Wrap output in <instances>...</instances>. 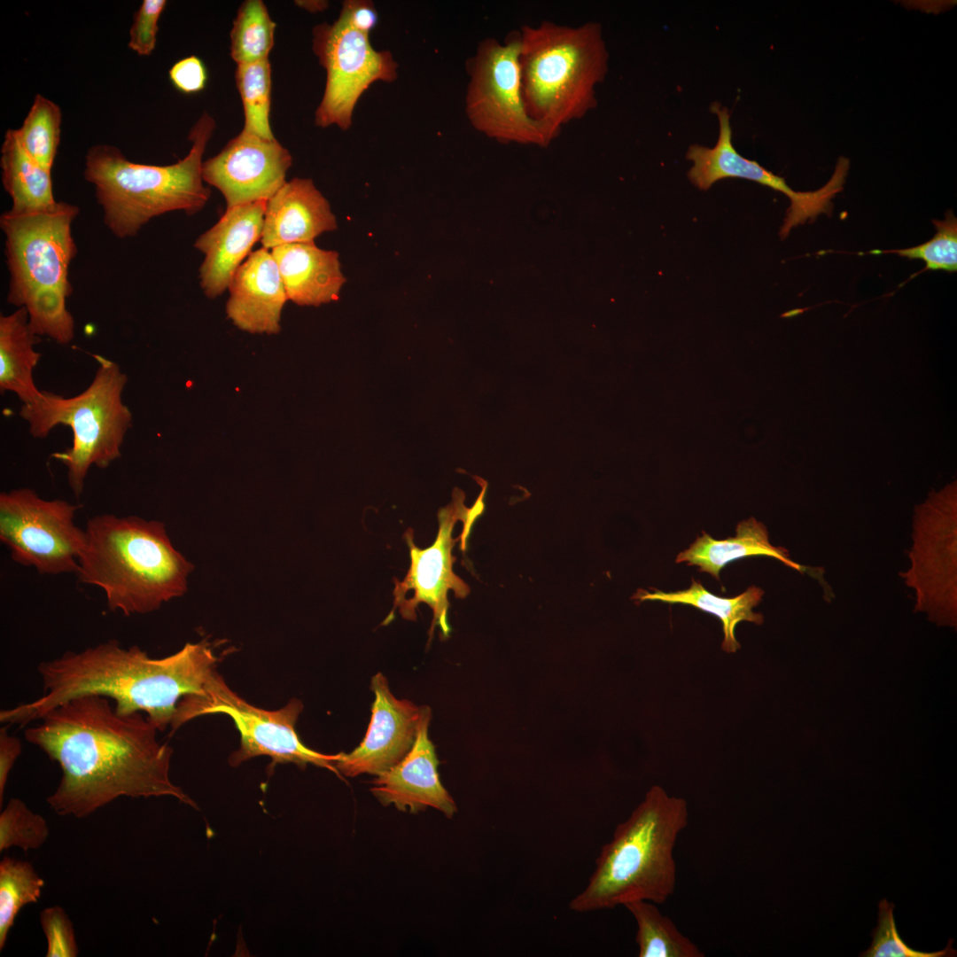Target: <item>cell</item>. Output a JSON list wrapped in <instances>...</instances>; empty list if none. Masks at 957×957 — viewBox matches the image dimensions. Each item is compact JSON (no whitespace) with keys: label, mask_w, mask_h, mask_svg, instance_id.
I'll return each mask as SVG.
<instances>
[{"label":"cell","mask_w":957,"mask_h":957,"mask_svg":"<svg viewBox=\"0 0 957 957\" xmlns=\"http://www.w3.org/2000/svg\"><path fill=\"white\" fill-rule=\"evenodd\" d=\"M711 111L717 115L720 125L716 144L712 148L692 144L686 154V158L693 162L688 176L695 186L706 191L721 179L743 178L784 193L790 205L780 230L783 236H788L792 228L807 220L813 221L820 214L830 215L834 191L829 185L825 184L814 191H793L783 177L736 152L732 143L730 113L727 107L713 103Z\"/></svg>","instance_id":"15"},{"label":"cell","mask_w":957,"mask_h":957,"mask_svg":"<svg viewBox=\"0 0 957 957\" xmlns=\"http://www.w3.org/2000/svg\"><path fill=\"white\" fill-rule=\"evenodd\" d=\"M520 31L483 39L468 59L465 112L472 127L502 144L548 146L555 138L530 117L522 94Z\"/></svg>","instance_id":"9"},{"label":"cell","mask_w":957,"mask_h":957,"mask_svg":"<svg viewBox=\"0 0 957 957\" xmlns=\"http://www.w3.org/2000/svg\"><path fill=\"white\" fill-rule=\"evenodd\" d=\"M519 57L522 94L532 119L556 138L562 127L597 105L595 89L608 71L602 25L545 20L523 25Z\"/></svg>","instance_id":"7"},{"label":"cell","mask_w":957,"mask_h":957,"mask_svg":"<svg viewBox=\"0 0 957 957\" xmlns=\"http://www.w3.org/2000/svg\"><path fill=\"white\" fill-rule=\"evenodd\" d=\"M0 152L2 183L12 203L10 209L46 210L58 203L53 194L51 171L28 155L19 143L16 129L5 132Z\"/></svg>","instance_id":"25"},{"label":"cell","mask_w":957,"mask_h":957,"mask_svg":"<svg viewBox=\"0 0 957 957\" xmlns=\"http://www.w3.org/2000/svg\"><path fill=\"white\" fill-rule=\"evenodd\" d=\"M634 916L639 957H703L704 954L660 913L655 903L634 900L624 905Z\"/></svg>","instance_id":"27"},{"label":"cell","mask_w":957,"mask_h":957,"mask_svg":"<svg viewBox=\"0 0 957 957\" xmlns=\"http://www.w3.org/2000/svg\"><path fill=\"white\" fill-rule=\"evenodd\" d=\"M302 709L297 698L276 711L255 707L233 692L215 671L203 695L180 700L171 727L175 731L201 715L224 713L233 720L240 733V747L229 759L232 766L264 755L270 757L274 764L293 763L300 768L312 764L340 775L335 766L338 753L323 754L300 741L295 726Z\"/></svg>","instance_id":"10"},{"label":"cell","mask_w":957,"mask_h":957,"mask_svg":"<svg viewBox=\"0 0 957 957\" xmlns=\"http://www.w3.org/2000/svg\"><path fill=\"white\" fill-rule=\"evenodd\" d=\"M39 720L24 736L62 771L46 799L58 815L84 818L121 797L170 796L198 808L170 780L173 749L157 740L158 728L143 712L121 715L109 698L86 695Z\"/></svg>","instance_id":"1"},{"label":"cell","mask_w":957,"mask_h":957,"mask_svg":"<svg viewBox=\"0 0 957 957\" xmlns=\"http://www.w3.org/2000/svg\"><path fill=\"white\" fill-rule=\"evenodd\" d=\"M235 78L244 109L242 131L275 139L269 122L271 66L268 58L237 65Z\"/></svg>","instance_id":"30"},{"label":"cell","mask_w":957,"mask_h":957,"mask_svg":"<svg viewBox=\"0 0 957 957\" xmlns=\"http://www.w3.org/2000/svg\"><path fill=\"white\" fill-rule=\"evenodd\" d=\"M276 27L263 1H245L230 31V56L237 65L268 59Z\"/></svg>","instance_id":"28"},{"label":"cell","mask_w":957,"mask_h":957,"mask_svg":"<svg viewBox=\"0 0 957 957\" xmlns=\"http://www.w3.org/2000/svg\"><path fill=\"white\" fill-rule=\"evenodd\" d=\"M226 313L240 330L250 333L276 334L288 300L277 264L266 248L249 254L230 285Z\"/></svg>","instance_id":"20"},{"label":"cell","mask_w":957,"mask_h":957,"mask_svg":"<svg viewBox=\"0 0 957 957\" xmlns=\"http://www.w3.org/2000/svg\"><path fill=\"white\" fill-rule=\"evenodd\" d=\"M80 508L28 487L2 492L0 541L15 563L39 574H75L85 543L84 529L74 523Z\"/></svg>","instance_id":"12"},{"label":"cell","mask_w":957,"mask_h":957,"mask_svg":"<svg viewBox=\"0 0 957 957\" xmlns=\"http://www.w3.org/2000/svg\"><path fill=\"white\" fill-rule=\"evenodd\" d=\"M21 748L20 740L10 735L6 727L0 729V806L3 805L9 774L21 753Z\"/></svg>","instance_id":"39"},{"label":"cell","mask_w":957,"mask_h":957,"mask_svg":"<svg viewBox=\"0 0 957 957\" xmlns=\"http://www.w3.org/2000/svg\"><path fill=\"white\" fill-rule=\"evenodd\" d=\"M353 28L370 35L376 27L378 14L375 4L368 0H347L343 2L339 16Z\"/></svg>","instance_id":"38"},{"label":"cell","mask_w":957,"mask_h":957,"mask_svg":"<svg viewBox=\"0 0 957 957\" xmlns=\"http://www.w3.org/2000/svg\"><path fill=\"white\" fill-rule=\"evenodd\" d=\"M370 689L375 698L365 736L351 752L338 753L335 763L346 777L382 774L404 759L416 740L422 705L394 696L381 673L372 677Z\"/></svg>","instance_id":"17"},{"label":"cell","mask_w":957,"mask_h":957,"mask_svg":"<svg viewBox=\"0 0 957 957\" xmlns=\"http://www.w3.org/2000/svg\"><path fill=\"white\" fill-rule=\"evenodd\" d=\"M168 76L173 86L183 94H194L204 89L207 73L203 61L191 55L176 61L169 69Z\"/></svg>","instance_id":"37"},{"label":"cell","mask_w":957,"mask_h":957,"mask_svg":"<svg viewBox=\"0 0 957 957\" xmlns=\"http://www.w3.org/2000/svg\"><path fill=\"white\" fill-rule=\"evenodd\" d=\"M751 556L774 557L801 573L813 570L791 560L783 547L772 545L766 527L754 517L741 521L736 526V535L725 540H715L703 531L702 536L681 552L675 562L696 565L700 572L719 580L720 572L725 565Z\"/></svg>","instance_id":"23"},{"label":"cell","mask_w":957,"mask_h":957,"mask_svg":"<svg viewBox=\"0 0 957 957\" xmlns=\"http://www.w3.org/2000/svg\"><path fill=\"white\" fill-rule=\"evenodd\" d=\"M216 662L205 640L187 642L163 658H152L136 645L123 648L117 640H108L41 662L43 696L2 710L0 721L23 727L73 698L99 695L113 700L119 714L144 712L163 731L171 726L182 698L204 694Z\"/></svg>","instance_id":"2"},{"label":"cell","mask_w":957,"mask_h":957,"mask_svg":"<svg viewBox=\"0 0 957 957\" xmlns=\"http://www.w3.org/2000/svg\"><path fill=\"white\" fill-rule=\"evenodd\" d=\"M894 905L883 899L879 903L878 923L873 932L870 947L862 952V957H952L956 956L950 938L945 948L928 953L911 948L900 938L893 915Z\"/></svg>","instance_id":"34"},{"label":"cell","mask_w":957,"mask_h":957,"mask_svg":"<svg viewBox=\"0 0 957 957\" xmlns=\"http://www.w3.org/2000/svg\"><path fill=\"white\" fill-rule=\"evenodd\" d=\"M61 124L60 107L50 98L37 94L21 126L16 129L24 150L51 171L60 143Z\"/></svg>","instance_id":"29"},{"label":"cell","mask_w":957,"mask_h":957,"mask_svg":"<svg viewBox=\"0 0 957 957\" xmlns=\"http://www.w3.org/2000/svg\"><path fill=\"white\" fill-rule=\"evenodd\" d=\"M688 818L683 798L651 787L602 846L587 886L570 901V909L587 913L634 900L664 904L675 890L673 849Z\"/></svg>","instance_id":"4"},{"label":"cell","mask_w":957,"mask_h":957,"mask_svg":"<svg viewBox=\"0 0 957 957\" xmlns=\"http://www.w3.org/2000/svg\"><path fill=\"white\" fill-rule=\"evenodd\" d=\"M266 201L227 208L211 229L200 235L194 246L204 255L199 268L200 285L214 299L229 285L253 245L261 240Z\"/></svg>","instance_id":"19"},{"label":"cell","mask_w":957,"mask_h":957,"mask_svg":"<svg viewBox=\"0 0 957 957\" xmlns=\"http://www.w3.org/2000/svg\"><path fill=\"white\" fill-rule=\"evenodd\" d=\"M937 232L927 242L905 249L872 250L866 253L858 254H883L894 253L909 260H922L925 262V270H944L956 272L957 270V218L952 210L945 213L944 220H932Z\"/></svg>","instance_id":"32"},{"label":"cell","mask_w":957,"mask_h":957,"mask_svg":"<svg viewBox=\"0 0 957 957\" xmlns=\"http://www.w3.org/2000/svg\"><path fill=\"white\" fill-rule=\"evenodd\" d=\"M97 367L90 384L81 393L64 397L42 391L31 404H22L19 416L30 434L44 439L58 425L68 426L72 445L52 455L67 471L68 485L76 498L83 492L92 466L106 469L121 455L125 436L132 426V413L122 401L127 375L113 361L93 354Z\"/></svg>","instance_id":"8"},{"label":"cell","mask_w":957,"mask_h":957,"mask_svg":"<svg viewBox=\"0 0 957 957\" xmlns=\"http://www.w3.org/2000/svg\"><path fill=\"white\" fill-rule=\"evenodd\" d=\"M486 489L484 483L471 508L463 504V493L457 489L454 491L451 503L438 511L439 530L435 541L429 548L421 549L415 545L411 528L403 535L409 548L410 565L401 581L393 579L395 587L393 591L394 599L392 611L396 608L403 619L416 621V608L421 603H426L432 611L428 632L429 643L437 626L443 639L449 635L448 591H454L457 598H464L470 593L469 586L453 572L456 557L452 555V549L458 541H461L462 550L467 549L472 525L484 511Z\"/></svg>","instance_id":"11"},{"label":"cell","mask_w":957,"mask_h":957,"mask_svg":"<svg viewBox=\"0 0 957 957\" xmlns=\"http://www.w3.org/2000/svg\"><path fill=\"white\" fill-rule=\"evenodd\" d=\"M431 718V708L422 705L411 750L397 765L372 781L370 791L383 805H393L411 813L432 807L451 819L457 807L440 779V762L428 735Z\"/></svg>","instance_id":"18"},{"label":"cell","mask_w":957,"mask_h":957,"mask_svg":"<svg viewBox=\"0 0 957 957\" xmlns=\"http://www.w3.org/2000/svg\"><path fill=\"white\" fill-rule=\"evenodd\" d=\"M910 566L901 573L915 591V611L938 625L956 626L957 486L952 482L931 492L916 506Z\"/></svg>","instance_id":"13"},{"label":"cell","mask_w":957,"mask_h":957,"mask_svg":"<svg viewBox=\"0 0 957 957\" xmlns=\"http://www.w3.org/2000/svg\"><path fill=\"white\" fill-rule=\"evenodd\" d=\"M44 881L31 863L4 857L0 862V950L20 909L35 903Z\"/></svg>","instance_id":"31"},{"label":"cell","mask_w":957,"mask_h":957,"mask_svg":"<svg viewBox=\"0 0 957 957\" xmlns=\"http://www.w3.org/2000/svg\"><path fill=\"white\" fill-rule=\"evenodd\" d=\"M79 208L58 201L51 208L0 216L9 272L7 301L24 307L38 337L66 345L74 338V319L66 307L73 292L69 267L77 253L72 224Z\"/></svg>","instance_id":"6"},{"label":"cell","mask_w":957,"mask_h":957,"mask_svg":"<svg viewBox=\"0 0 957 957\" xmlns=\"http://www.w3.org/2000/svg\"><path fill=\"white\" fill-rule=\"evenodd\" d=\"M762 588L752 586L743 593L732 598L720 597L710 593L698 580H692L691 586L685 590L665 593L655 589L653 593L639 590L634 596L639 601L655 600L667 603H681L694 606L703 611L713 614L721 620L724 638L721 648L727 653H734L741 647L735 636V628L741 621L761 625L763 615L754 612L762 600Z\"/></svg>","instance_id":"26"},{"label":"cell","mask_w":957,"mask_h":957,"mask_svg":"<svg viewBox=\"0 0 957 957\" xmlns=\"http://www.w3.org/2000/svg\"><path fill=\"white\" fill-rule=\"evenodd\" d=\"M215 121L203 113L189 132L191 147L176 163H136L112 144L91 146L85 156L84 178L95 190L107 229L118 238L136 237L152 218L168 212L194 214L203 209L210 190L202 178L203 154Z\"/></svg>","instance_id":"5"},{"label":"cell","mask_w":957,"mask_h":957,"mask_svg":"<svg viewBox=\"0 0 957 957\" xmlns=\"http://www.w3.org/2000/svg\"><path fill=\"white\" fill-rule=\"evenodd\" d=\"M299 7L309 12H319L327 9L329 3L322 0H300L294 2Z\"/></svg>","instance_id":"40"},{"label":"cell","mask_w":957,"mask_h":957,"mask_svg":"<svg viewBox=\"0 0 957 957\" xmlns=\"http://www.w3.org/2000/svg\"><path fill=\"white\" fill-rule=\"evenodd\" d=\"M292 159L276 138L241 131L203 161L202 178L223 195L227 208L267 201L284 183Z\"/></svg>","instance_id":"16"},{"label":"cell","mask_w":957,"mask_h":957,"mask_svg":"<svg viewBox=\"0 0 957 957\" xmlns=\"http://www.w3.org/2000/svg\"><path fill=\"white\" fill-rule=\"evenodd\" d=\"M40 922L47 939V957L77 956L73 924L62 907L45 908L40 914Z\"/></svg>","instance_id":"36"},{"label":"cell","mask_w":957,"mask_h":957,"mask_svg":"<svg viewBox=\"0 0 957 957\" xmlns=\"http://www.w3.org/2000/svg\"><path fill=\"white\" fill-rule=\"evenodd\" d=\"M38 338L29 326L24 307L1 315L0 391L13 393L22 404L35 402L42 393L34 380V370L41 358L35 349Z\"/></svg>","instance_id":"24"},{"label":"cell","mask_w":957,"mask_h":957,"mask_svg":"<svg viewBox=\"0 0 957 957\" xmlns=\"http://www.w3.org/2000/svg\"><path fill=\"white\" fill-rule=\"evenodd\" d=\"M165 0H144L136 11L128 32V47L139 56H150L157 43L159 21Z\"/></svg>","instance_id":"35"},{"label":"cell","mask_w":957,"mask_h":957,"mask_svg":"<svg viewBox=\"0 0 957 957\" xmlns=\"http://www.w3.org/2000/svg\"><path fill=\"white\" fill-rule=\"evenodd\" d=\"M312 47L326 71L324 92L315 114L318 127L335 125L347 130L355 105L371 84L397 79L398 64L391 52L374 49L370 35L340 18L314 27Z\"/></svg>","instance_id":"14"},{"label":"cell","mask_w":957,"mask_h":957,"mask_svg":"<svg viewBox=\"0 0 957 957\" xmlns=\"http://www.w3.org/2000/svg\"><path fill=\"white\" fill-rule=\"evenodd\" d=\"M49 836L45 819L19 798H12L0 814V851L19 847L27 852L41 847Z\"/></svg>","instance_id":"33"},{"label":"cell","mask_w":957,"mask_h":957,"mask_svg":"<svg viewBox=\"0 0 957 957\" xmlns=\"http://www.w3.org/2000/svg\"><path fill=\"white\" fill-rule=\"evenodd\" d=\"M84 531L75 574L104 591L111 611L146 614L186 593L194 565L174 548L163 523L102 514L88 519Z\"/></svg>","instance_id":"3"},{"label":"cell","mask_w":957,"mask_h":957,"mask_svg":"<svg viewBox=\"0 0 957 957\" xmlns=\"http://www.w3.org/2000/svg\"><path fill=\"white\" fill-rule=\"evenodd\" d=\"M337 229L335 215L311 179L293 178L266 201L261 242L263 248L312 243Z\"/></svg>","instance_id":"21"},{"label":"cell","mask_w":957,"mask_h":957,"mask_svg":"<svg viewBox=\"0 0 957 957\" xmlns=\"http://www.w3.org/2000/svg\"><path fill=\"white\" fill-rule=\"evenodd\" d=\"M271 253L288 300L300 306H320L338 299L346 278L337 252L312 242L277 246Z\"/></svg>","instance_id":"22"}]
</instances>
